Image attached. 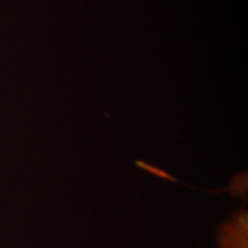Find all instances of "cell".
Here are the masks:
<instances>
[{"mask_svg": "<svg viewBox=\"0 0 248 248\" xmlns=\"http://www.w3.org/2000/svg\"><path fill=\"white\" fill-rule=\"evenodd\" d=\"M219 244L222 248H247V221L240 217L223 226Z\"/></svg>", "mask_w": 248, "mask_h": 248, "instance_id": "cell-1", "label": "cell"}]
</instances>
